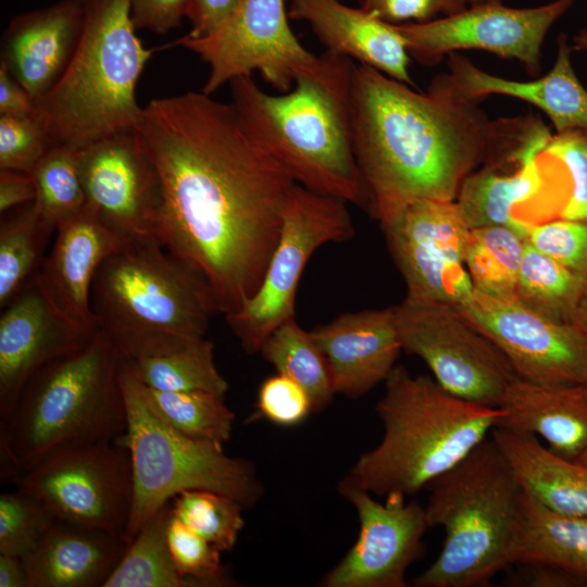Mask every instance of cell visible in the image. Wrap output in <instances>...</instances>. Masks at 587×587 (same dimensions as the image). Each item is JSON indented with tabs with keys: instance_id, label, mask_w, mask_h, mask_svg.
<instances>
[{
	"instance_id": "obj_20",
	"label": "cell",
	"mask_w": 587,
	"mask_h": 587,
	"mask_svg": "<svg viewBox=\"0 0 587 587\" xmlns=\"http://www.w3.org/2000/svg\"><path fill=\"white\" fill-rule=\"evenodd\" d=\"M0 315V421L39 369L85 347L97 334L68 322L45 295L36 278Z\"/></svg>"
},
{
	"instance_id": "obj_38",
	"label": "cell",
	"mask_w": 587,
	"mask_h": 587,
	"mask_svg": "<svg viewBox=\"0 0 587 587\" xmlns=\"http://www.w3.org/2000/svg\"><path fill=\"white\" fill-rule=\"evenodd\" d=\"M172 513L221 551H232L245 526V507L211 490H185L171 503Z\"/></svg>"
},
{
	"instance_id": "obj_16",
	"label": "cell",
	"mask_w": 587,
	"mask_h": 587,
	"mask_svg": "<svg viewBox=\"0 0 587 587\" xmlns=\"http://www.w3.org/2000/svg\"><path fill=\"white\" fill-rule=\"evenodd\" d=\"M382 228L405 298L458 307L473 296L464 262L470 228L457 201H414Z\"/></svg>"
},
{
	"instance_id": "obj_37",
	"label": "cell",
	"mask_w": 587,
	"mask_h": 587,
	"mask_svg": "<svg viewBox=\"0 0 587 587\" xmlns=\"http://www.w3.org/2000/svg\"><path fill=\"white\" fill-rule=\"evenodd\" d=\"M36 186L35 202L46 221L57 228L85 208L77 149L53 146L32 171Z\"/></svg>"
},
{
	"instance_id": "obj_6",
	"label": "cell",
	"mask_w": 587,
	"mask_h": 587,
	"mask_svg": "<svg viewBox=\"0 0 587 587\" xmlns=\"http://www.w3.org/2000/svg\"><path fill=\"white\" fill-rule=\"evenodd\" d=\"M91 310L122 359L172 352L205 336L220 307L205 276L160 242L108 257L91 287Z\"/></svg>"
},
{
	"instance_id": "obj_13",
	"label": "cell",
	"mask_w": 587,
	"mask_h": 587,
	"mask_svg": "<svg viewBox=\"0 0 587 587\" xmlns=\"http://www.w3.org/2000/svg\"><path fill=\"white\" fill-rule=\"evenodd\" d=\"M289 20L285 0H243L215 33L200 38L185 35L167 47L185 48L208 64L205 95L253 72L277 92H287L297 76L319 61L295 36Z\"/></svg>"
},
{
	"instance_id": "obj_28",
	"label": "cell",
	"mask_w": 587,
	"mask_h": 587,
	"mask_svg": "<svg viewBox=\"0 0 587 587\" xmlns=\"http://www.w3.org/2000/svg\"><path fill=\"white\" fill-rule=\"evenodd\" d=\"M491 439L539 503L561 514L587 515V466L553 453L530 434L495 427Z\"/></svg>"
},
{
	"instance_id": "obj_52",
	"label": "cell",
	"mask_w": 587,
	"mask_h": 587,
	"mask_svg": "<svg viewBox=\"0 0 587 587\" xmlns=\"http://www.w3.org/2000/svg\"><path fill=\"white\" fill-rule=\"evenodd\" d=\"M571 323L587 337V280Z\"/></svg>"
},
{
	"instance_id": "obj_43",
	"label": "cell",
	"mask_w": 587,
	"mask_h": 587,
	"mask_svg": "<svg viewBox=\"0 0 587 587\" xmlns=\"http://www.w3.org/2000/svg\"><path fill=\"white\" fill-rule=\"evenodd\" d=\"M545 151L564 165L571 180V195L560 217L587 221V130L554 133Z\"/></svg>"
},
{
	"instance_id": "obj_15",
	"label": "cell",
	"mask_w": 587,
	"mask_h": 587,
	"mask_svg": "<svg viewBox=\"0 0 587 587\" xmlns=\"http://www.w3.org/2000/svg\"><path fill=\"white\" fill-rule=\"evenodd\" d=\"M453 308L501 351L519 377L547 386L587 384V337L572 323L545 316L515 297L475 289Z\"/></svg>"
},
{
	"instance_id": "obj_35",
	"label": "cell",
	"mask_w": 587,
	"mask_h": 587,
	"mask_svg": "<svg viewBox=\"0 0 587 587\" xmlns=\"http://www.w3.org/2000/svg\"><path fill=\"white\" fill-rule=\"evenodd\" d=\"M170 515L166 504L141 527L103 587H191L176 570L167 547Z\"/></svg>"
},
{
	"instance_id": "obj_51",
	"label": "cell",
	"mask_w": 587,
	"mask_h": 587,
	"mask_svg": "<svg viewBox=\"0 0 587 587\" xmlns=\"http://www.w3.org/2000/svg\"><path fill=\"white\" fill-rule=\"evenodd\" d=\"M0 587H28L22 558L0 553Z\"/></svg>"
},
{
	"instance_id": "obj_25",
	"label": "cell",
	"mask_w": 587,
	"mask_h": 587,
	"mask_svg": "<svg viewBox=\"0 0 587 587\" xmlns=\"http://www.w3.org/2000/svg\"><path fill=\"white\" fill-rule=\"evenodd\" d=\"M288 16L308 23L325 51L414 87L411 57L396 25L340 0H290Z\"/></svg>"
},
{
	"instance_id": "obj_21",
	"label": "cell",
	"mask_w": 587,
	"mask_h": 587,
	"mask_svg": "<svg viewBox=\"0 0 587 587\" xmlns=\"http://www.w3.org/2000/svg\"><path fill=\"white\" fill-rule=\"evenodd\" d=\"M573 52L570 39L561 33L550 71L525 82L490 74L454 52L447 57L448 71L434 77L428 88L464 102L479 103L491 95L515 98L544 112L555 133L587 130V89L574 70Z\"/></svg>"
},
{
	"instance_id": "obj_46",
	"label": "cell",
	"mask_w": 587,
	"mask_h": 587,
	"mask_svg": "<svg viewBox=\"0 0 587 587\" xmlns=\"http://www.w3.org/2000/svg\"><path fill=\"white\" fill-rule=\"evenodd\" d=\"M190 0H132L130 16L136 29L165 35L180 25Z\"/></svg>"
},
{
	"instance_id": "obj_36",
	"label": "cell",
	"mask_w": 587,
	"mask_h": 587,
	"mask_svg": "<svg viewBox=\"0 0 587 587\" xmlns=\"http://www.w3.org/2000/svg\"><path fill=\"white\" fill-rule=\"evenodd\" d=\"M147 391L159 414L178 432L223 446L229 440L235 414L225 396L207 390Z\"/></svg>"
},
{
	"instance_id": "obj_19",
	"label": "cell",
	"mask_w": 587,
	"mask_h": 587,
	"mask_svg": "<svg viewBox=\"0 0 587 587\" xmlns=\"http://www.w3.org/2000/svg\"><path fill=\"white\" fill-rule=\"evenodd\" d=\"M570 195L567 171L544 150L479 166L455 201L470 229L503 226L527 239L535 226L561 216Z\"/></svg>"
},
{
	"instance_id": "obj_45",
	"label": "cell",
	"mask_w": 587,
	"mask_h": 587,
	"mask_svg": "<svg viewBox=\"0 0 587 587\" xmlns=\"http://www.w3.org/2000/svg\"><path fill=\"white\" fill-rule=\"evenodd\" d=\"M360 7L394 24L425 23L467 8L465 0H359Z\"/></svg>"
},
{
	"instance_id": "obj_55",
	"label": "cell",
	"mask_w": 587,
	"mask_h": 587,
	"mask_svg": "<svg viewBox=\"0 0 587 587\" xmlns=\"http://www.w3.org/2000/svg\"><path fill=\"white\" fill-rule=\"evenodd\" d=\"M578 463L587 466V450L585 451V453L579 458V460L577 461Z\"/></svg>"
},
{
	"instance_id": "obj_12",
	"label": "cell",
	"mask_w": 587,
	"mask_h": 587,
	"mask_svg": "<svg viewBox=\"0 0 587 587\" xmlns=\"http://www.w3.org/2000/svg\"><path fill=\"white\" fill-rule=\"evenodd\" d=\"M394 311L402 350L421 358L444 389L499 407L517 375L501 351L455 308L404 298Z\"/></svg>"
},
{
	"instance_id": "obj_14",
	"label": "cell",
	"mask_w": 587,
	"mask_h": 587,
	"mask_svg": "<svg viewBox=\"0 0 587 587\" xmlns=\"http://www.w3.org/2000/svg\"><path fill=\"white\" fill-rule=\"evenodd\" d=\"M576 1L552 0L533 8H511L502 2L467 5L451 15L396 27L410 57L423 65H436L462 50H482L515 60L530 76L538 77L547 35Z\"/></svg>"
},
{
	"instance_id": "obj_48",
	"label": "cell",
	"mask_w": 587,
	"mask_h": 587,
	"mask_svg": "<svg viewBox=\"0 0 587 587\" xmlns=\"http://www.w3.org/2000/svg\"><path fill=\"white\" fill-rule=\"evenodd\" d=\"M516 582L530 587H587V580L561 567L545 563H516Z\"/></svg>"
},
{
	"instance_id": "obj_1",
	"label": "cell",
	"mask_w": 587,
	"mask_h": 587,
	"mask_svg": "<svg viewBox=\"0 0 587 587\" xmlns=\"http://www.w3.org/2000/svg\"><path fill=\"white\" fill-rule=\"evenodd\" d=\"M161 182L158 235L199 270L223 314L258 290L296 185L233 104L203 91L152 99L137 127Z\"/></svg>"
},
{
	"instance_id": "obj_5",
	"label": "cell",
	"mask_w": 587,
	"mask_h": 587,
	"mask_svg": "<svg viewBox=\"0 0 587 587\" xmlns=\"http://www.w3.org/2000/svg\"><path fill=\"white\" fill-rule=\"evenodd\" d=\"M120 372V354L98 330L85 347L34 373L0 421L3 477L13 480L65 448L122 439L127 415Z\"/></svg>"
},
{
	"instance_id": "obj_18",
	"label": "cell",
	"mask_w": 587,
	"mask_h": 587,
	"mask_svg": "<svg viewBox=\"0 0 587 587\" xmlns=\"http://www.w3.org/2000/svg\"><path fill=\"white\" fill-rule=\"evenodd\" d=\"M337 491L357 510L359 536L320 586L407 587L408 569L425 551L423 536L429 529L425 508L398 492L378 502L345 477Z\"/></svg>"
},
{
	"instance_id": "obj_3",
	"label": "cell",
	"mask_w": 587,
	"mask_h": 587,
	"mask_svg": "<svg viewBox=\"0 0 587 587\" xmlns=\"http://www.w3.org/2000/svg\"><path fill=\"white\" fill-rule=\"evenodd\" d=\"M354 67L325 51L287 92L268 93L252 76L229 85L245 129L296 184L366 209L353 148Z\"/></svg>"
},
{
	"instance_id": "obj_41",
	"label": "cell",
	"mask_w": 587,
	"mask_h": 587,
	"mask_svg": "<svg viewBox=\"0 0 587 587\" xmlns=\"http://www.w3.org/2000/svg\"><path fill=\"white\" fill-rule=\"evenodd\" d=\"M50 148V140L35 114L0 115V170L32 173Z\"/></svg>"
},
{
	"instance_id": "obj_40",
	"label": "cell",
	"mask_w": 587,
	"mask_h": 587,
	"mask_svg": "<svg viewBox=\"0 0 587 587\" xmlns=\"http://www.w3.org/2000/svg\"><path fill=\"white\" fill-rule=\"evenodd\" d=\"M55 519L34 496L16 489L0 496V553L23 558Z\"/></svg>"
},
{
	"instance_id": "obj_26",
	"label": "cell",
	"mask_w": 587,
	"mask_h": 587,
	"mask_svg": "<svg viewBox=\"0 0 587 587\" xmlns=\"http://www.w3.org/2000/svg\"><path fill=\"white\" fill-rule=\"evenodd\" d=\"M123 535L54 520L22 558L28 587H103L127 549Z\"/></svg>"
},
{
	"instance_id": "obj_47",
	"label": "cell",
	"mask_w": 587,
	"mask_h": 587,
	"mask_svg": "<svg viewBox=\"0 0 587 587\" xmlns=\"http://www.w3.org/2000/svg\"><path fill=\"white\" fill-rule=\"evenodd\" d=\"M243 0H190L186 17L189 37L209 36L220 29L236 13Z\"/></svg>"
},
{
	"instance_id": "obj_10",
	"label": "cell",
	"mask_w": 587,
	"mask_h": 587,
	"mask_svg": "<svg viewBox=\"0 0 587 587\" xmlns=\"http://www.w3.org/2000/svg\"><path fill=\"white\" fill-rule=\"evenodd\" d=\"M354 235L346 201L294 186L260 287L239 310L225 315L248 354L260 352L270 335L295 317L297 288L312 254L323 245L346 242Z\"/></svg>"
},
{
	"instance_id": "obj_11",
	"label": "cell",
	"mask_w": 587,
	"mask_h": 587,
	"mask_svg": "<svg viewBox=\"0 0 587 587\" xmlns=\"http://www.w3.org/2000/svg\"><path fill=\"white\" fill-rule=\"evenodd\" d=\"M115 442L59 450L12 482L16 489L37 498L55 520L124 536L132 510L133 476L126 447Z\"/></svg>"
},
{
	"instance_id": "obj_50",
	"label": "cell",
	"mask_w": 587,
	"mask_h": 587,
	"mask_svg": "<svg viewBox=\"0 0 587 587\" xmlns=\"http://www.w3.org/2000/svg\"><path fill=\"white\" fill-rule=\"evenodd\" d=\"M35 112L34 99L0 63V115L28 116Z\"/></svg>"
},
{
	"instance_id": "obj_32",
	"label": "cell",
	"mask_w": 587,
	"mask_h": 587,
	"mask_svg": "<svg viewBox=\"0 0 587 587\" xmlns=\"http://www.w3.org/2000/svg\"><path fill=\"white\" fill-rule=\"evenodd\" d=\"M586 280L526 240L515 298L545 316L571 323Z\"/></svg>"
},
{
	"instance_id": "obj_8",
	"label": "cell",
	"mask_w": 587,
	"mask_h": 587,
	"mask_svg": "<svg viewBox=\"0 0 587 587\" xmlns=\"http://www.w3.org/2000/svg\"><path fill=\"white\" fill-rule=\"evenodd\" d=\"M132 0H83L84 22L60 79L36 101L35 115L51 147L80 149L103 137L135 130L142 109L136 86L155 49L136 36Z\"/></svg>"
},
{
	"instance_id": "obj_27",
	"label": "cell",
	"mask_w": 587,
	"mask_h": 587,
	"mask_svg": "<svg viewBox=\"0 0 587 587\" xmlns=\"http://www.w3.org/2000/svg\"><path fill=\"white\" fill-rule=\"evenodd\" d=\"M497 427L540 436L548 449L577 462L587 450V384L547 386L515 377Z\"/></svg>"
},
{
	"instance_id": "obj_24",
	"label": "cell",
	"mask_w": 587,
	"mask_h": 587,
	"mask_svg": "<svg viewBox=\"0 0 587 587\" xmlns=\"http://www.w3.org/2000/svg\"><path fill=\"white\" fill-rule=\"evenodd\" d=\"M84 22L83 0H60L13 16L1 39V64L35 103L66 70Z\"/></svg>"
},
{
	"instance_id": "obj_7",
	"label": "cell",
	"mask_w": 587,
	"mask_h": 587,
	"mask_svg": "<svg viewBox=\"0 0 587 587\" xmlns=\"http://www.w3.org/2000/svg\"><path fill=\"white\" fill-rule=\"evenodd\" d=\"M426 489L428 527H442L445 540L415 587L486 586L514 564L524 488L491 438Z\"/></svg>"
},
{
	"instance_id": "obj_2",
	"label": "cell",
	"mask_w": 587,
	"mask_h": 587,
	"mask_svg": "<svg viewBox=\"0 0 587 587\" xmlns=\"http://www.w3.org/2000/svg\"><path fill=\"white\" fill-rule=\"evenodd\" d=\"M352 124L366 209L384 227L414 201H455L472 172L521 146L530 115L490 118L477 102L355 64Z\"/></svg>"
},
{
	"instance_id": "obj_22",
	"label": "cell",
	"mask_w": 587,
	"mask_h": 587,
	"mask_svg": "<svg viewBox=\"0 0 587 587\" xmlns=\"http://www.w3.org/2000/svg\"><path fill=\"white\" fill-rule=\"evenodd\" d=\"M129 245L86 207L55 228L36 280L55 309L83 330L98 332L91 310L96 273L111 254Z\"/></svg>"
},
{
	"instance_id": "obj_44",
	"label": "cell",
	"mask_w": 587,
	"mask_h": 587,
	"mask_svg": "<svg viewBox=\"0 0 587 587\" xmlns=\"http://www.w3.org/2000/svg\"><path fill=\"white\" fill-rule=\"evenodd\" d=\"M257 408L262 416L283 427L296 426L313 412L308 392L298 383L279 373L261 384Z\"/></svg>"
},
{
	"instance_id": "obj_54",
	"label": "cell",
	"mask_w": 587,
	"mask_h": 587,
	"mask_svg": "<svg viewBox=\"0 0 587 587\" xmlns=\"http://www.w3.org/2000/svg\"><path fill=\"white\" fill-rule=\"evenodd\" d=\"M467 5H476L483 3L502 2V0H465Z\"/></svg>"
},
{
	"instance_id": "obj_9",
	"label": "cell",
	"mask_w": 587,
	"mask_h": 587,
	"mask_svg": "<svg viewBox=\"0 0 587 587\" xmlns=\"http://www.w3.org/2000/svg\"><path fill=\"white\" fill-rule=\"evenodd\" d=\"M120 375L127 415L122 440L133 476L132 510L124 532L128 544L185 490L220 492L245 509L258 503L264 486L250 461L229 457L223 445L189 437L171 426L155 410L128 360L121 358Z\"/></svg>"
},
{
	"instance_id": "obj_33",
	"label": "cell",
	"mask_w": 587,
	"mask_h": 587,
	"mask_svg": "<svg viewBox=\"0 0 587 587\" xmlns=\"http://www.w3.org/2000/svg\"><path fill=\"white\" fill-rule=\"evenodd\" d=\"M128 361L141 383L150 389L207 390L223 396L228 389L227 380L215 364L214 344L205 336L172 352Z\"/></svg>"
},
{
	"instance_id": "obj_30",
	"label": "cell",
	"mask_w": 587,
	"mask_h": 587,
	"mask_svg": "<svg viewBox=\"0 0 587 587\" xmlns=\"http://www.w3.org/2000/svg\"><path fill=\"white\" fill-rule=\"evenodd\" d=\"M53 232L35 200L1 214V309L37 277Z\"/></svg>"
},
{
	"instance_id": "obj_42",
	"label": "cell",
	"mask_w": 587,
	"mask_h": 587,
	"mask_svg": "<svg viewBox=\"0 0 587 587\" xmlns=\"http://www.w3.org/2000/svg\"><path fill=\"white\" fill-rule=\"evenodd\" d=\"M526 240L587 279V221L558 217L535 226Z\"/></svg>"
},
{
	"instance_id": "obj_31",
	"label": "cell",
	"mask_w": 587,
	"mask_h": 587,
	"mask_svg": "<svg viewBox=\"0 0 587 587\" xmlns=\"http://www.w3.org/2000/svg\"><path fill=\"white\" fill-rule=\"evenodd\" d=\"M260 353L277 373L298 383L310 396L313 412L326 409L336 395L325 355L311 332L290 319L277 327Z\"/></svg>"
},
{
	"instance_id": "obj_34",
	"label": "cell",
	"mask_w": 587,
	"mask_h": 587,
	"mask_svg": "<svg viewBox=\"0 0 587 587\" xmlns=\"http://www.w3.org/2000/svg\"><path fill=\"white\" fill-rule=\"evenodd\" d=\"M526 239L503 226L471 228L464 262L474 289L496 297H515Z\"/></svg>"
},
{
	"instance_id": "obj_49",
	"label": "cell",
	"mask_w": 587,
	"mask_h": 587,
	"mask_svg": "<svg viewBox=\"0 0 587 587\" xmlns=\"http://www.w3.org/2000/svg\"><path fill=\"white\" fill-rule=\"evenodd\" d=\"M36 199L32 173L0 170V214Z\"/></svg>"
},
{
	"instance_id": "obj_4",
	"label": "cell",
	"mask_w": 587,
	"mask_h": 587,
	"mask_svg": "<svg viewBox=\"0 0 587 587\" xmlns=\"http://www.w3.org/2000/svg\"><path fill=\"white\" fill-rule=\"evenodd\" d=\"M375 411L383 438L358 458L345 478L385 497L413 496L426 488L487 439L504 414L500 407L459 398L402 365L385 379Z\"/></svg>"
},
{
	"instance_id": "obj_53",
	"label": "cell",
	"mask_w": 587,
	"mask_h": 587,
	"mask_svg": "<svg viewBox=\"0 0 587 587\" xmlns=\"http://www.w3.org/2000/svg\"><path fill=\"white\" fill-rule=\"evenodd\" d=\"M573 51L587 52V24L583 26L570 40ZM587 72V66H586Z\"/></svg>"
},
{
	"instance_id": "obj_39",
	"label": "cell",
	"mask_w": 587,
	"mask_h": 587,
	"mask_svg": "<svg viewBox=\"0 0 587 587\" xmlns=\"http://www.w3.org/2000/svg\"><path fill=\"white\" fill-rule=\"evenodd\" d=\"M166 541L176 570L191 587L236 585L222 564V551L189 528L172 511L166 527Z\"/></svg>"
},
{
	"instance_id": "obj_17",
	"label": "cell",
	"mask_w": 587,
	"mask_h": 587,
	"mask_svg": "<svg viewBox=\"0 0 587 587\" xmlns=\"http://www.w3.org/2000/svg\"><path fill=\"white\" fill-rule=\"evenodd\" d=\"M77 159L85 207L129 246L160 242L161 182L137 129L77 149Z\"/></svg>"
},
{
	"instance_id": "obj_29",
	"label": "cell",
	"mask_w": 587,
	"mask_h": 587,
	"mask_svg": "<svg viewBox=\"0 0 587 587\" xmlns=\"http://www.w3.org/2000/svg\"><path fill=\"white\" fill-rule=\"evenodd\" d=\"M516 563L550 564L587 580V515L554 512L524 489Z\"/></svg>"
},
{
	"instance_id": "obj_23",
	"label": "cell",
	"mask_w": 587,
	"mask_h": 587,
	"mask_svg": "<svg viewBox=\"0 0 587 587\" xmlns=\"http://www.w3.org/2000/svg\"><path fill=\"white\" fill-rule=\"evenodd\" d=\"M336 394L358 399L385 382L402 350L394 307L347 312L310 330Z\"/></svg>"
}]
</instances>
